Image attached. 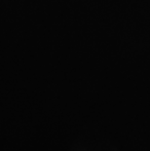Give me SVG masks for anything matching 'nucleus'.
I'll use <instances>...</instances> for the list:
<instances>
[]
</instances>
